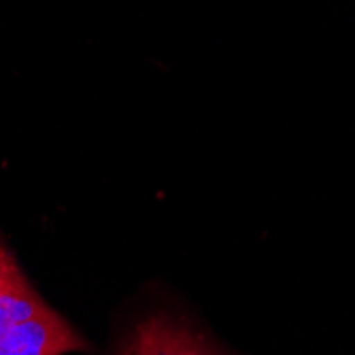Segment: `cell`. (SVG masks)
<instances>
[{
	"mask_svg": "<svg viewBox=\"0 0 355 355\" xmlns=\"http://www.w3.org/2000/svg\"><path fill=\"white\" fill-rule=\"evenodd\" d=\"M89 345L60 313L24 324H0V355H67Z\"/></svg>",
	"mask_w": 355,
	"mask_h": 355,
	"instance_id": "2",
	"label": "cell"
},
{
	"mask_svg": "<svg viewBox=\"0 0 355 355\" xmlns=\"http://www.w3.org/2000/svg\"><path fill=\"white\" fill-rule=\"evenodd\" d=\"M117 355H228L183 319L157 313L135 328Z\"/></svg>",
	"mask_w": 355,
	"mask_h": 355,
	"instance_id": "1",
	"label": "cell"
},
{
	"mask_svg": "<svg viewBox=\"0 0 355 355\" xmlns=\"http://www.w3.org/2000/svg\"><path fill=\"white\" fill-rule=\"evenodd\" d=\"M53 313L21 272L13 253L0 241V324H24Z\"/></svg>",
	"mask_w": 355,
	"mask_h": 355,
	"instance_id": "3",
	"label": "cell"
}]
</instances>
